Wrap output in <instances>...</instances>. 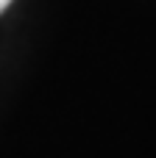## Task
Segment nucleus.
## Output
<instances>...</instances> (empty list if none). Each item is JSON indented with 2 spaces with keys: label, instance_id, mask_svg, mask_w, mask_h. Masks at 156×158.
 <instances>
[{
  "label": "nucleus",
  "instance_id": "obj_1",
  "mask_svg": "<svg viewBox=\"0 0 156 158\" xmlns=\"http://www.w3.org/2000/svg\"><path fill=\"white\" fill-rule=\"evenodd\" d=\"M8 6H11V0H0V14H3V11L8 8Z\"/></svg>",
  "mask_w": 156,
  "mask_h": 158
}]
</instances>
